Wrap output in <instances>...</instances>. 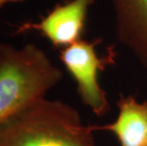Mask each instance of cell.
I'll return each mask as SVG.
<instances>
[{"instance_id": "5", "label": "cell", "mask_w": 147, "mask_h": 146, "mask_svg": "<svg viewBox=\"0 0 147 146\" xmlns=\"http://www.w3.org/2000/svg\"><path fill=\"white\" fill-rule=\"evenodd\" d=\"M116 34L147 68V0H110Z\"/></svg>"}, {"instance_id": "6", "label": "cell", "mask_w": 147, "mask_h": 146, "mask_svg": "<svg viewBox=\"0 0 147 146\" xmlns=\"http://www.w3.org/2000/svg\"><path fill=\"white\" fill-rule=\"evenodd\" d=\"M118 117L96 131H107L118 139L121 146H147V100L138 102L132 95H121L117 102Z\"/></svg>"}, {"instance_id": "2", "label": "cell", "mask_w": 147, "mask_h": 146, "mask_svg": "<svg viewBox=\"0 0 147 146\" xmlns=\"http://www.w3.org/2000/svg\"><path fill=\"white\" fill-rule=\"evenodd\" d=\"M63 71L32 43H0V124L60 83Z\"/></svg>"}, {"instance_id": "1", "label": "cell", "mask_w": 147, "mask_h": 146, "mask_svg": "<svg viewBox=\"0 0 147 146\" xmlns=\"http://www.w3.org/2000/svg\"><path fill=\"white\" fill-rule=\"evenodd\" d=\"M95 132L73 106L45 97L0 124V146H95Z\"/></svg>"}, {"instance_id": "7", "label": "cell", "mask_w": 147, "mask_h": 146, "mask_svg": "<svg viewBox=\"0 0 147 146\" xmlns=\"http://www.w3.org/2000/svg\"><path fill=\"white\" fill-rule=\"evenodd\" d=\"M26 0H0V8L2 6L6 4H11V3H19V2H24Z\"/></svg>"}, {"instance_id": "4", "label": "cell", "mask_w": 147, "mask_h": 146, "mask_svg": "<svg viewBox=\"0 0 147 146\" xmlns=\"http://www.w3.org/2000/svg\"><path fill=\"white\" fill-rule=\"evenodd\" d=\"M95 0H69L56 5L35 23H24L17 32H39L56 48H67L82 39L88 11Z\"/></svg>"}, {"instance_id": "3", "label": "cell", "mask_w": 147, "mask_h": 146, "mask_svg": "<svg viewBox=\"0 0 147 146\" xmlns=\"http://www.w3.org/2000/svg\"><path fill=\"white\" fill-rule=\"evenodd\" d=\"M101 39L92 41L81 39L61 49L60 60L76 83L78 95L97 117H102L110 110L106 92L98 81L100 71L115 62V52L108 49L105 56H99L97 46Z\"/></svg>"}]
</instances>
